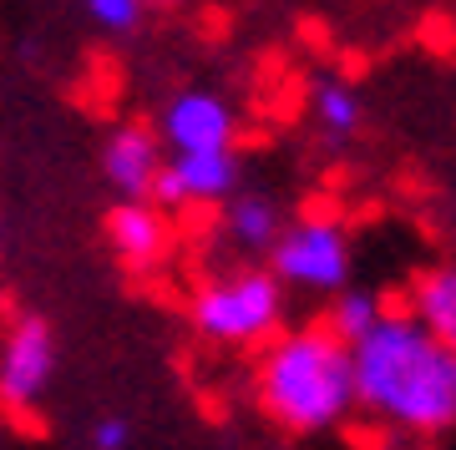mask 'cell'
Instances as JSON below:
<instances>
[{
    "label": "cell",
    "mask_w": 456,
    "mask_h": 450,
    "mask_svg": "<svg viewBox=\"0 0 456 450\" xmlns=\"http://www.w3.org/2000/svg\"><path fill=\"white\" fill-rule=\"evenodd\" d=\"M259 410L289 435H325L350 420L355 410V370L350 344L330 334L325 324L274 334L259 354L254 374Z\"/></svg>",
    "instance_id": "2"
},
{
    "label": "cell",
    "mask_w": 456,
    "mask_h": 450,
    "mask_svg": "<svg viewBox=\"0 0 456 450\" xmlns=\"http://www.w3.org/2000/svg\"><path fill=\"white\" fill-rule=\"evenodd\" d=\"M142 5H152V11H173V5H183V0H142Z\"/></svg>",
    "instance_id": "16"
},
{
    "label": "cell",
    "mask_w": 456,
    "mask_h": 450,
    "mask_svg": "<svg viewBox=\"0 0 456 450\" xmlns=\"http://www.w3.org/2000/svg\"><path fill=\"white\" fill-rule=\"evenodd\" d=\"M274 450H284V446H274Z\"/></svg>",
    "instance_id": "18"
},
{
    "label": "cell",
    "mask_w": 456,
    "mask_h": 450,
    "mask_svg": "<svg viewBox=\"0 0 456 450\" xmlns=\"http://www.w3.org/2000/svg\"><path fill=\"white\" fill-rule=\"evenodd\" d=\"M56 380V334L41 314H20L0 339V410L26 415Z\"/></svg>",
    "instance_id": "5"
},
{
    "label": "cell",
    "mask_w": 456,
    "mask_h": 450,
    "mask_svg": "<svg viewBox=\"0 0 456 450\" xmlns=\"http://www.w3.org/2000/svg\"><path fill=\"white\" fill-rule=\"evenodd\" d=\"M269 274L284 289L340 293L350 289V238L330 218H299L269 243Z\"/></svg>",
    "instance_id": "4"
},
{
    "label": "cell",
    "mask_w": 456,
    "mask_h": 450,
    "mask_svg": "<svg viewBox=\"0 0 456 450\" xmlns=\"http://www.w3.org/2000/svg\"><path fill=\"white\" fill-rule=\"evenodd\" d=\"M86 440H92V450H127L132 446V425L122 415H102Z\"/></svg>",
    "instance_id": "15"
},
{
    "label": "cell",
    "mask_w": 456,
    "mask_h": 450,
    "mask_svg": "<svg viewBox=\"0 0 456 450\" xmlns=\"http://www.w3.org/2000/svg\"><path fill=\"white\" fill-rule=\"evenodd\" d=\"M188 319L213 344H269L284 324V284L269 269L208 278L193 293Z\"/></svg>",
    "instance_id": "3"
},
{
    "label": "cell",
    "mask_w": 456,
    "mask_h": 450,
    "mask_svg": "<svg viewBox=\"0 0 456 450\" xmlns=\"http://www.w3.org/2000/svg\"><path fill=\"white\" fill-rule=\"evenodd\" d=\"M375 450H406V446H375Z\"/></svg>",
    "instance_id": "17"
},
{
    "label": "cell",
    "mask_w": 456,
    "mask_h": 450,
    "mask_svg": "<svg viewBox=\"0 0 456 450\" xmlns=\"http://www.w3.org/2000/svg\"><path fill=\"white\" fill-rule=\"evenodd\" d=\"M310 112H314V122H320V132H325L330 142L355 137L360 122H365L360 92L350 86V81H340V76H320V81H314V86H310Z\"/></svg>",
    "instance_id": "12"
},
{
    "label": "cell",
    "mask_w": 456,
    "mask_h": 450,
    "mask_svg": "<svg viewBox=\"0 0 456 450\" xmlns=\"http://www.w3.org/2000/svg\"><path fill=\"white\" fill-rule=\"evenodd\" d=\"M380 314H386V304H380L370 289H340L335 293V304H330L325 329L340 339V344H360V339L380 324Z\"/></svg>",
    "instance_id": "13"
},
{
    "label": "cell",
    "mask_w": 456,
    "mask_h": 450,
    "mask_svg": "<svg viewBox=\"0 0 456 450\" xmlns=\"http://www.w3.org/2000/svg\"><path fill=\"white\" fill-rule=\"evenodd\" d=\"M102 228H107L112 253L127 263L132 274L158 269V263L167 258V248H173V223H167V208H158L152 197H117Z\"/></svg>",
    "instance_id": "8"
},
{
    "label": "cell",
    "mask_w": 456,
    "mask_h": 450,
    "mask_svg": "<svg viewBox=\"0 0 456 450\" xmlns=\"http://www.w3.org/2000/svg\"><path fill=\"white\" fill-rule=\"evenodd\" d=\"M244 162L233 147L218 152H167L152 182V203L158 208H203V203H228L239 193Z\"/></svg>",
    "instance_id": "6"
},
{
    "label": "cell",
    "mask_w": 456,
    "mask_h": 450,
    "mask_svg": "<svg viewBox=\"0 0 456 450\" xmlns=\"http://www.w3.org/2000/svg\"><path fill=\"white\" fill-rule=\"evenodd\" d=\"M158 167H163V142H158L152 127L122 122V127L107 132V142H102V173H107L117 197H152Z\"/></svg>",
    "instance_id": "9"
},
{
    "label": "cell",
    "mask_w": 456,
    "mask_h": 450,
    "mask_svg": "<svg viewBox=\"0 0 456 450\" xmlns=\"http://www.w3.org/2000/svg\"><path fill=\"white\" fill-rule=\"evenodd\" d=\"M355 405L401 435H441L456 425V350L426 334L411 314H380L350 344Z\"/></svg>",
    "instance_id": "1"
},
{
    "label": "cell",
    "mask_w": 456,
    "mask_h": 450,
    "mask_svg": "<svg viewBox=\"0 0 456 450\" xmlns=\"http://www.w3.org/2000/svg\"><path fill=\"white\" fill-rule=\"evenodd\" d=\"M239 137V117L218 92H203V86H188L163 107L158 117V142L167 152H218V147H233Z\"/></svg>",
    "instance_id": "7"
},
{
    "label": "cell",
    "mask_w": 456,
    "mask_h": 450,
    "mask_svg": "<svg viewBox=\"0 0 456 450\" xmlns=\"http://www.w3.org/2000/svg\"><path fill=\"white\" fill-rule=\"evenodd\" d=\"M279 228H284V213H279V203L269 193H233L224 203V233L244 253H269Z\"/></svg>",
    "instance_id": "11"
},
{
    "label": "cell",
    "mask_w": 456,
    "mask_h": 450,
    "mask_svg": "<svg viewBox=\"0 0 456 450\" xmlns=\"http://www.w3.org/2000/svg\"><path fill=\"white\" fill-rule=\"evenodd\" d=\"M406 314L426 334H436L446 350H456V263H436V269L416 274Z\"/></svg>",
    "instance_id": "10"
},
{
    "label": "cell",
    "mask_w": 456,
    "mask_h": 450,
    "mask_svg": "<svg viewBox=\"0 0 456 450\" xmlns=\"http://www.w3.org/2000/svg\"><path fill=\"white\" fill-rule=\"evenodd\" d=\"M82 11L112 36H132L137 26H142V16H147L142 0H82Z\"/></svg>",
    "instance_id": "14"
}]
</instances>
